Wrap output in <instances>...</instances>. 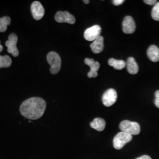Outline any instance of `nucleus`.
<instances>
[{
	"label": "nucleus",
	"instance_id": "1",
	"mask_svg": "<svg viewBox=\"0 0 159 159\" xmlns=\"http://www.w3.org/2000/svg\"><path fill=\"white\" fill-rule=\"evenodd\" d=\"M46 108L45 100L41 97H31L21 104L20 111L24 117L30 120L40 119L44 113Z\"/></svg>",
	"mask_w": 159,
	"mask_h": 159
},
{
	"label": "nucleus",
	"instance_id": "2",
	"mask_svg": "<svg viewBox=\"0 0 159 159\" xmlns=\"http://www.w3.org/2000/svg\"><path fill=\"white\" fill-rule=\"evenodd\" d=\"M47 60L51 66L50 71L51 74H57L61 66V59L59 54L54 51H51L47 54Z\"/></svg>",
	"mask_w": 159,
	"mask_h": 159
},
{
	"label": "nucleus",
	"instance_id": "3",
	"mask_svg": "<svg viewBox=\"0 0 159 159\" xmlns=\"http://www.w3.org/2000/svg\"><path fill=\"white\" fill-rule=\"evenodd\" d=\"M120 129L123 132L132 135H137L140 132V126L137 122L124 120L120 123Z\"/></svg>",
	"mask_w": 159,
	"mask_h": 159
},
{
	"label": "nucleus",
	"instance_id": "4",
	"mask_svg": "<svg viewBox=\"0 0 159 159\" xmlns=\"http://www.w3.org/2000/svg\"><path fill=\"white\" fill-rule=\"evenodd\" d=\"M132 140V136L128 133L121 131L114 137L113 146L117 150H120L125 146L126 143Z\"/></svg>",
	"mask_w": 159,
	"mask_h": 159
},
{
	"label": "nucleus",
	"instance_id": "5",
	"mask_svg": "<svg viewBox=\"0 0 159 159\" xmlns=\"http://www.w3.org/2000/svg\"><path fill=\"white\" fill-rule=\"evenodd\" d=\"M18 37L15 33H11L8 37V40L6 42L8 53L11 54L14 57H16L19 55V51L17 47Z\"/></svg>",
	"mask_w": 159,
	"mask_h": 159
},
{
	"label": "nucleus",
	"instance_id": "6",
	"mask_svg": "<svg viewBox=\"0 0 159 159\" xmlns=\"http://www.w3.org/2000/svg\"><path fill=\"white\" fill-rule=\"evenodd\" d=\"M117 94L113 89H110L105 91L102 96L103 104L106 107H110L117 101Z\"/></svg>",
	"mask_w": 159,
	"mask_h": 159
},
{
	"label": "nucleus",
	"instance_id": "7",
	"mask_svg": "<svg viewBox=\"0 0 159 159\" xmlns=\"http://www.w3.org/2000/svg\"><path fill=\"white\" fill-rule=\"evenodd\" d=\"M101 31L102 28L100 25H93L85 30L84 33V39L89 41H94L100 36Z\"/></svg>",
	"mask_w": 159,
	"mask_h": 159
},
{
	"label": "nucleus",
	"instance_id": "8",
	"mask_svg": "<svg viewBox=\"0 0 159 159\" xmlns=\"http://www.w3.org/2000/svg\"><path fill=\"white\" fill-rule=\"evenodd\" d=\"M31 11L35 20H40L45 14V10L39 1H34L31 5Z\"/></svg>",
	"mask_w": 159,
	"mask_h": 159
},
{
	"label": "nucleus",
	"instance_id": "9",
	"mask_svg": "<svg viewBox=\"0 0 159 159\" xmlns=\"http://www.w3.org/2000/svg\"><path fill=\"white\" fill-rule=\"evenodd\" d=\"M55 20L57 23H68L74 24L75 23V18L74 16L68 11H58L55 16Z\"/></svg>",
	"mask_w": 159,
	"mask_h": 159
},
{
	"label": "nucleus",
	"instance_id": "10",
	"mask_svg": "<svg viewBox=\"0 0 159 159\" xmlns=\"http://www.w3.org/2000/svg\"><path fill=\"white\" fill-rule=\"evenodd\" d=\"M85 64L89 66L90 68V71L88 73L87 76L89 78L96 77L98 75L97 71L99 70L100 64L98 61H95V60L93 58H86L84 60Z\"/></svg>",
	"mask_w": 159,
	"mask_h": 159
},
{
	"label": "nucleus",
	"instance_id": "11",
	"mask_svg": "<svg viewBox=\"0 0 159 159\" xmlns=\"http://www.w3.org/2000/svg\"><path fill=\"white\" fill-rule=\"evenodd\" d=\"M123 31L125 34H132L136 30V24L134 19L131 16H126L123 23Z\"/></svg>",
	"mask_w": 159,
	"mask_h": 159
},
{
	"label": "nucleus",
	"instance_id": "12",
	"mask_svg": "<svg viewBox=\"0 0 159 159\" xmlns=\"http://www.w3.org/2000/svg\"><path fill=\"white\" fill-rule=\"evenodd\" d=\"M104 47V38L102 36H100L90 44L91 50L94 54H99L102 52Z\"/></svg>",
	"mask_w": 159,
	"mask_h": 159
},
{
	"label": "nucleus",
	"instance_id": "13",
	"mask_svg": "<svg viewBox=\"0 0 159 159\" xmlns=\"http://www.w3.org/2000/svg\"><path fill=\"white\" fill-rule=\"evenodd\" d=\"M148 58L153 62H157L159 61V48L154 45L150 46L147 51Z\"/></svg>",
	"mask_w": 159,
	"mask_h": 159
},
{
	"label": "nucleus",
	"instance_id": "14",
	"mask_svg": "<svg viewBox=\"0 0 159 159\" xmlns=\"http://www.w3.org/2000/svg\"><path fill=\"white\" fill-rule=\"evenodd\" d=\"M126 67L127 71L131 74H136L139 72V66L133 57H129L127 60Z\"/></svg>",
	"mask_w": 159,
	"mask_h": 159
},
{
	"label": "nucleus",
	"instance_id": "15",
	"mask_svg": "<svg viewBox=\"0 0 159 159\" xmlns=\"http://www.w3.org/2000/svg\"><path fill=\"white\" fill-rule=\"evenodd\" d=\"M90 126L96 130L102 131L106 127V121L102 118H96L90 123Z\"/></svg>",
	"mask_w": 159,
	"mask_h": 159
},
{
	"label": "nucleus",
	"instance_id": "16",
	"mask_svg": "<svg viewBox=\"0 0 159 159\" xmlns=\"http://www.w3.org/2000/svg\"><path fill=\"white\" fill-rule=\"evenodd\" d=\"M108 65L112 66L116 70H122L126 66V63L121 60H116L114 58H110L108 60Z\"/></svg>",
	"mask_w": 159,
	"mask_h": 159
},
{
	"label": "nucleus",
	"instance_id": "17",
	"mask_svg": "<svg viewBox=\"0 0 159 159\" xmlns=\"http://www.w3.org/2000/svg\"><path fill=\"white\" fill-rule=\"evenodd\" d=\"M11 24V18L8 16L0 18V33L6 32L7 27Z\"/></svg>",
	"mask_w": 159,
	"mask_h": 159
},
{
	"label": "nucleus",
	"instance_id": "18",
	"mask_svg": "<svg viewBox=\"0 0 159 159\" xmlns=\"http://www.w3.org/2000/svg\"><path fill=\"white\" fill-rule=\"evenodd\" d=\"M12 60L9 56H0V68H8L11 66Z\"/></svg>",
	"mask_w": 159,
	"mask_h": 159
},
{
	"label": "nucleus",
	"instance_id": "19",
	"mask_svg": "<svg viewBox=\"0 0 159 159\" xmlns=\"http://www.w3.org/2000/svg\"><path fill=\"white\" fill-rule=\"evenodd\" d=\"M152 17L156 21H159V2H157L152 9Z\"/></svg>",
	"mask_w": 159,
	"mask_h": 159
},
{
	"label": "nucleus",
	"instance_id": "20",
	"mask_svg": "<svg viewBox=\"0 0 159 159\" xmlns=\"http://www.w3.org/2000/svg\"><path fill=\"white\" fill-rule=\"evenodd\" d=\"M155 106L159 108V90L156 91L155 93V100H154Z\"/></svg>",
	"mask_w": 159,
	"mask_h": 159
},
{
	"label": "nucleus",
	"instance_id": "21",
	"mask_svg": "<svg viewBox=\"0 0 159 159\" xmlns=\"http://www.w3.org/2000/svg\"><path fill=\"white\" fill-rule=\"evenodd\" d=\"M144 2L148 5H150V6H153L155 5L157 3V1L156 0H144Z\"/></svg>",
	"mask_w": 159,
	"mask_h": 159
},
{
	"label": "nucleus",
	"instance_id": "22",
	"mask_svg": "<svg viewBox=\"0 0 159 159\" xmlns=\"http://www.w3.org/2000/svg\"><path fill=\"white\" fill-rule=\"evenodd\" d=\"M124 2H125L124 0H114L113 1V2L115 6H120V5L122 4Z\"/></svg>",
	"mask_w": 159,
	"mask_h": 159
},
{
	"label": "nucleus",
	"instance_id": "23",
	"mask_svg": "<svg viewBox=\"0 0 159 159\" xmlns=\"http://www.w3.org/2000/svg\"><path fill=\"white\" fill-rule=\"evenodd\" d=\"M136 159H152V158L148 155H143V156H142Z\"/></svg>",
	"mask_w": 159,
	"mask_h": 159
},
{
	"label": "nucleus",
	"instance_id": "24",
	"mask_svg": "<svg viewBox=\"0 0 159 159\" xmlns=\"http://www.w3.org/2000/svg\"><path fill=\"white\" fill-rule=\"evenodd\" d=\"M0 43H1V41H0ZM2 50H3V47L1 46V44H0V52L2 51Z\"/></svg>",
	"mask_w": 159,
	"mask_h": 159
},
{
	"label": "nucleus",
	"instance_id": "25",
	"mask_svg": "<svg viewBox=\"0 0 159 159\" xmlns=\"http://www.w3.org/2000/svg\"><path fill=\"white\" fill-rule=\"evenodd\" d=\"M84 3H85V4H89V3L90 2V1H89V0H87V1L84 0Z\"/></svg>",
	"mask_w": 159,
	"mask_h": 159
}]
</instances>
